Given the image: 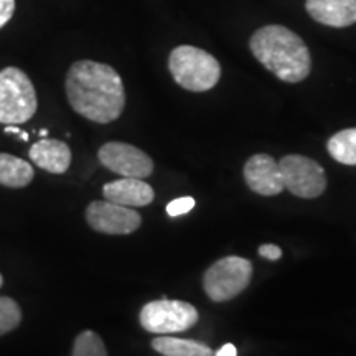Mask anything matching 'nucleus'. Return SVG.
<instances>
[{"label":"nucleus","mask_w":356,"mask_h":356,"mask_svg":"<svg viewBox=\"0 0 356 356\" xmlns=\"http://www.w3.org/2000/svg\"><path fill=\"white\" fill-rule=\"evenodd\" d=\"M65 89L74 113L91 122H114L126 108L122 78L113 66L99 61L79 60L71 65Z\"/></svg>","instance_id":"1"},{"label":"nucleus","mask_w":356,"mask_h":356,"mask_svg":"<svg viewBox=\"0 0 356 356\" xmlns=\"http://www.w3.org/2000/svg\"><path fill=\"white\" fill-rule=\"evenodd\" d=\"M259 63L284 83H300L310 74L312 58L304 40L284 25L261 26L249 40Z\"/></svg>","instance_id":"2"},{"label":"nucleus","mask_w":356,"mask_h":356,"mask_svg":"<svg viewBox=\"0 0 356 356\" xmlns=\"http://www.w3.org/2000/svg\"><path fill=\"white\" fill-rule=\"evenodd\" d=\"M168 70L178 86L191 92L210 91L221 78V65L211 53L191 44L173 48Z\"/></svg>","instance_id":"3"},{"label":"nucleus","mask_w":356,"mask_h":356,"mask_svg":"<svg viewBox=\"0 0 356 356\" xmlns=\"http://www.w3.org/2000/svg\"><path fill=\"white\" fill-rule=\"evenodd\" d=\"M38 97L25 71L8 66L0 71V124L19 126L33 118Z\"/></svg>","instance_id":"4"},{"label":"nucleus","mask_w":356,"mask_h":356,"mask_svg":"<svg viewBox=\"0 0 356 356\" xmlns=\"http://www.w3.org/2000/svg\"><path fill=\"white\" fill-rule=\"evenodd\" d=\"M251 277V261L239 256H228L208 267L203 275V289L210 300L228 302L249 286Z\"/></svg>","instance_id":"5"},{"label":"nucleus","mask_w":356,"mask_h":356,"mask_svg":"<svg viewBox=\"0 0 356 356\" xmlns=\"http://www.w3.org/2000/svg\"><path fill=\"white\" fill-rule=\"evenodd\" d=\"M139 320L145 332L168 335L193 327L198 322V310L188 302L162 299L142 307Z\"/></svg>","instance_id":"6"},{"label":"nucleus","mask_w":356,"mask_h":356,"mask_svg":"<svg viewBox=\"0 0 356 356\" xmlns=\"http://www.w3.org/2000/svg\"><path fill=\"white\" fill-rule=\"evenodd\" d=\"M279 170L282 175L284 190L299 198H317L327 190V175L323 167L305 155H286L280 159Z\"/></svg>","instance_id":"7"},{"label":"nucleus","mask_w":356,"mask_h":356,"mask_svg":"<svg viewBox=\"0 0 356 356\" xmlns=\"http://www.w3.org/2000/svg\"><path fill=\"white\" fill-rule=\"evenodd\" d=\"M97 159L108 170L122 177L144 180L154 172V160L144 150L126 142H108L99 149Z\"/></svg>","instance_id":"8"},{"label":"nucleus","mask_w":356,"mask_h":356,"mask_svg":"<svg viewBox=\"0 0 356 356\" xmlns=\"http://www.w3.org/2000/svg\"><path fill=\"white\" fill-rule=\"evenodd\" d=\"M86 221L92 229L104 234H131L142 225V216L134 208L108 202H91L86 208Z\"/></svg>","instance_id":"9"},{"label":"nucleus","mask_w":356,"mask_h":356,"mask_svg":"<svg viewBox=\"0 0 356 356\" xmlns=\"http://www.w3.org/2000/svg\"><path fill=\"white\" fill-rule=\"evenodd\" d=\"M244 181L254 193L275 197L284 191L279 162L267 154H256L244 165Z\"/></svg>","instance_id":"10"},{"label":"nucleus","mask_w":356,"mask_h":356,"mask_svg":"<svg viewBox=\"0 0 356 356\" xmlns=\"http://www.w3.org/2000/svg\"><path fill=\"white\" fill-rule=\"evenodd\" d=\"M102 195L108 202L122 204L129 208L147 207L154 202L155 193L149 184L142 178L122 177L119 180L109 181L102 186Z\"/></svg>","instance_id":"11"},{"label":"nucleus","mask_w":356,"mask_h":356,"mask_svg":"<svg viewBox=\"0 0 356 356\" xmlns=\"http://www.w3.org/2000/svg\"><path fill=\"white\" fill-rule=\"evenodd\" d=\"M305 10L315 22L333 29L356 24V0H305Z\"/></svg>","instance_id":"12"},{"label":"nucleus","mask_w":356,"mask_h":356,"mask_svg":"<svg viewBox=\"0 0 356 356\" xmlns=\"http://www.w3.org/2000/svg\"><path fill=\"white\" fill-rule=\"evenodd\" d=\"M30 160L44 172L61 175L71 165V149L58 139H42L30 149Z\"/></svg>","instance_id":"13"},{"label":"nucleus","mask_w":356,"mask_h":356,"mask_svg":"<svg viewBox=\"0 0 356 356\" xmlns=\"http://www.w3.org/2000/svg\"><path fill=\"white\" fill-rule=\"evenodd\" d=\"M33 177L32 163L15 155L0 152V185L7 188H25L32 184Z\"/></svg>","instance_id":"14"},{"label":"nucleus","mask_w":356,"mask_h":356,"mask_svg":"<svg viewBox=\"0 0 356 356\" xmlns=\"http://www.w3.org/2000/svg\"><path fill=\"white\" fill-rule=\"evenodd\" d=\"M152 348L163 356H213V350L202 341L168 335L154 338Z\"/></svg>","instance_id":"15"},{"label":"nucleus","mask_w":356,"mask_h":356,"mask_svg":"<svg viewBox=\"0 0 356 356\" xmlns=\"http://www.w3.org/2000/svg\"><path fill=\"white\" fill-rule=\"evenodd\" d=\"M328 154L343 165H356V127L345 129L330 137L327 144Z\"/></svg>","instance_id":"16"},{"label":"nucleus","mask_w":356,"mask_h":356,"mask_svg":"<svg viewBox=\"0 0 356 356\" xmlns=\"http://www.w3.org/2000/svg\"><path fill=\"white\" fill-rule=\"evenodd\" d=\"M71 356H108L104 341L96 332H81L74 340L73 355Z\"/></svg>","instance_id":"17"},{"label":"nucleus","mask_w":356,"mask_h":356,"mask_svg":"<svg viewBox=\"0 0 356 356\" xmlns=\"http://www.w3.org/2000/svg\"><path fill=\"white\" fill-rule=\"evenodd\" d=\"M22 322V309L10 297H0V337L15 330Z\"/></svg>","instance_id":"18"},{"label":"nucleus","mask_w":356,"mask_h":356,"mask_svg":"<svg viewBox=\"0 0 356 356\" xmlns=\"http://www.w3.org/2000/svg\"><path fill=\"white\" fill-rule=\"evenodd\" d=\"M193 208H195V200L191 197H184V198L172 200V202L167 204V213L168 216L175 218V216L185 215V213L191 211Z\"/></svg>","instance_id":"19"},{"label":"nucleus","mask_w":356,"mask_h":356,"mask_svg":"<svg viewBox=\"0 0 356 356\" xmlns=\"http://www.w3.org/2000/svg\"><path fill=\"white\" fill-rule=\"evenodd\" d=\"M15 12V0H0V29L12 20Z\"/></svg>","instance_id":"20"},{"label":"nucleus","mask_w":356,"mask_h":356,"mask_svg":"<svg viewBox=\"0 0 356 356\" xmlns=\"http://www.w3.org/2000/svg\"><path fill=\"white\" fill-rule=\"evenodd\" d=\"M259 254L269 261H277L282 257V249L275 244H262L259 248Z\"/></svg>","instance_id":"21"},{"label":"nucleus","mask_w":356,"mask_h":356,"mask_svg":"<svg viewBox=\"0 0 356 356\" xmlns=\"http://www.w3.org/2000/svg\"><path fill=\"white\" fill-rule=\"evenodd\" d=\"M216 356H238V350H236L234 345L226 343V345H222L220 350H218Z\"/></svg>","instance_id":"22"},{"label":"nucleus","mask_w":356,"mask_h":356,"mask_svg":"<svg viewBox=\"0 0 356 356\" xmlns=\"http://www.w3.org/2000/svg\"><path fill=\"white\" fill-rule=\"evenodd\" d=\"M6 132H8V134H20L22 131L19 127H15V126H7L6 127Z\"/></svg>","instance_id":"23"},{"label":"nucleus","mask_w":356,"mask_h":356,"mask_svg":"<svg viewBox=\"0 0 356 356\" xmlns=\"http://www.w3.org/2000/svg\"><path fill=\"white\" fill-rule=\"evenodd\" d=\"M20 137H22V140H29V134L26 132H20Z\"/></svg>","instance_id":"24"},{"label":"nucleus","mask_w":356,"mask_h":356,"mask_svg":"<svg viewBox=\"0 0 356 356\" xmlns=\"http://www.w3.org/2000/svg\"><path fill=\"white\" fill-rule=\"evenodd\" d=\"M3 286V277H2V274H0V287Z\"/></svg>","instance_id":"25"}]
</instances>
